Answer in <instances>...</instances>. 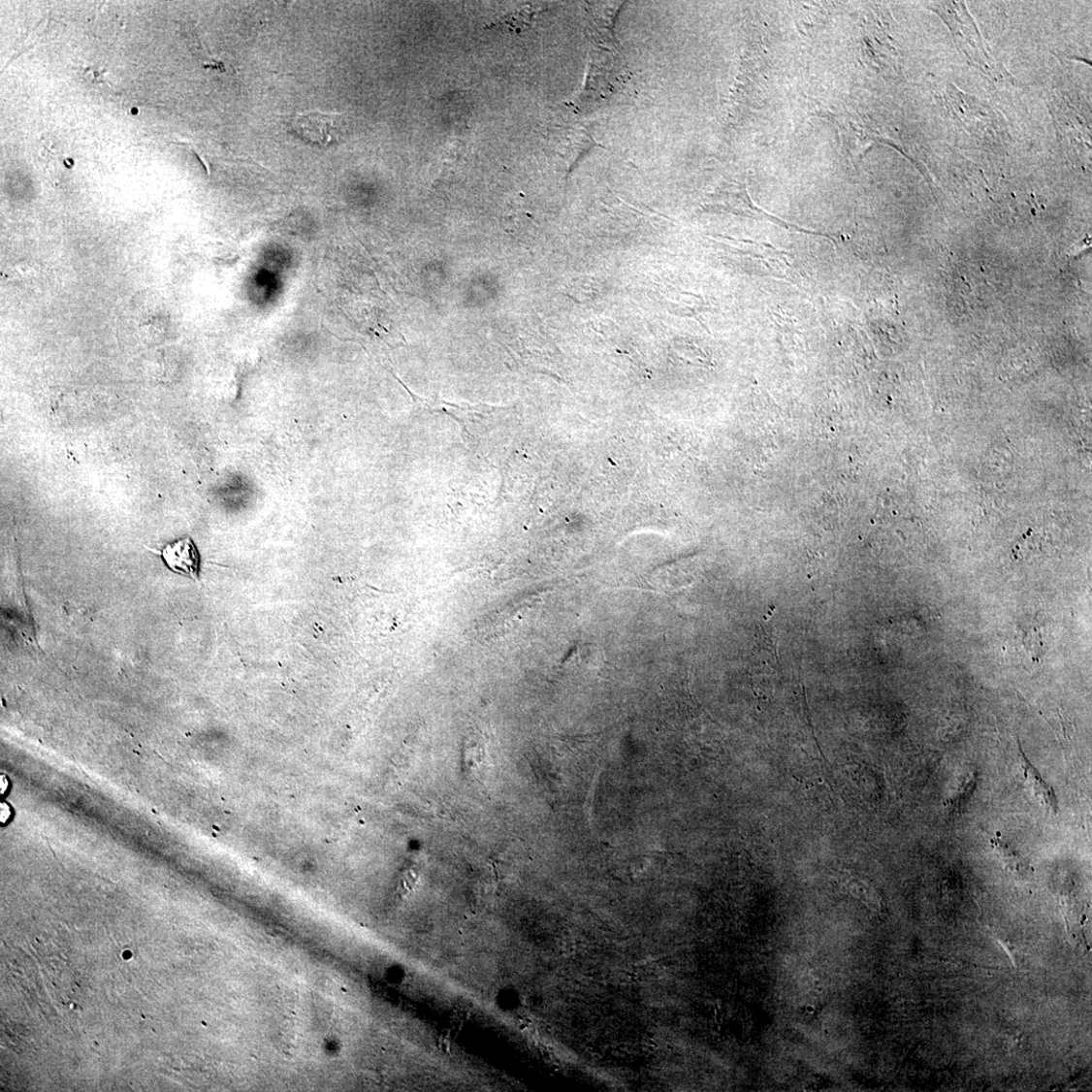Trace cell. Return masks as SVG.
<instances>
[{
  "instance_id": "1",
  "label": "cell",
  "mask_w": 1092,
  "mask_h": 1092,
  "mask_svg": "<svg viewBox=\"0 0 1092 1092\" xmlns=\"http://www.w3.org/2000/svg\"><path fill=\"white\" fill-rule=\"evenodd\" d=\"M933 10L944 17L949 28H951L954 39L960 47V49L966 54L970 61L982 68L985 74L990 77L997 78L1001 76L992 58H990L985 51L983 42L977 26L970 16L966 14L963 4L936 3L933 5Z\"/></svg>"
},
{
  "instance_id": "2",
  "label": "cell",
  "mask_w": 1092,
  "mask_h": 1092,
  "mask_svg": "<svg viewBox=\"0 0 1092 1092\" xmlns=\"http://www.w3.org/2000/svg\"><path fill=\"white\" fill-rule=\"evenodd\" d=\"M340 114L335 112H298L290 127L298 137L318 146H329L337 140V122Z\"/></svg>"
},
{
  "instance_id": "3",
  "label": "cell",
  "mask_w": 1092,
  "mask_h": 1092,
  "mask_svg": "<svg viewBox=\"0 0 1092 1092\" xmlns=\"http://www.w3.org/2000/svg\"><path fill=\"white\" fill-rule=\"evenodd\" d=\"M160 556L172 572L195 581L199 580L201 559L192 538L187 537L165 545Z\"/></svg>"
},
{
  "instance_id": "4",
  "label": "cell",
  "mask_w": 1092,
  "mask_h": 1092,
  "mask_svg": "<svg viewBox=\"0 0 1092 1092\" xmlns=\"http://www.w3.org/2000/svg\"><path fill=\"white\" fill-rule=\"evenodd\" d=\"M1019 765L1034 795L1043 805L1046 806L1050 812L1057 814L1059 812V801L1056 792L1029 761V758L1022 750H1020Z\"/></svg>"
},
{
  "instance_id": "5",
  "label": "cell",
  "mask_w": 1092,
  "mask_h": 1092,
  "mask_svg": "<svg viewBox=\"0 0 1092 1092\" xmlns=\"http://www.w3.org/2000/svg\"><path fill=\"white\" fill-rule=\"evenodd\" d=\"M990 844L1000 853L1010 869L1020 875H1026L1031 871L1029 864L1010 844L1001 838V835L996 834L990 838Z\"/></svg>"
}]
</instances>
